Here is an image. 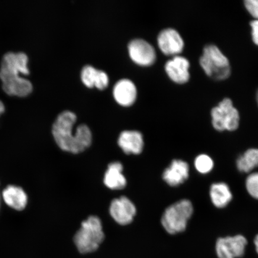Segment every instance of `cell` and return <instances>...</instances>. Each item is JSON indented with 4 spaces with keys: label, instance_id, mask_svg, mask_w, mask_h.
<instances>
[{
    "label": "cell",
    "instance_id": "14",
    "mask_svg": "<svg viewBox=\"0 0 258 258\" xmlns=\"http://www.w3.org/2000/svg\"><path fill=\"white\" fill-rule=\"evenodd\" d=\"M188 60L183 57L176 56L167 62L166 72L173 82L183 84L188 82L189 78Z\"/></svg>",
    "mask_w": 258,
    "mask_h": 258
},
{
    "label": "cell",
    "instance_id": "8",
    "mask_svg": "<svg viewBox=\"0 0 258 258\" xmlns=\"http://www.w3.org/2000/svg\"><path fill=\"white\" fill-rule=\"evenodd\" d=\"M109 213L117 223L126 225L134 221L137 214V208L127 197L122 196L113 200L109 207Z\"/></svg>",
    "mask_w": 258,
    "mask_h": 258
},
{
    "label": "cell",
    "instance_id": "3",
    "mask_svg": "<svg viewBox=\"0 0 258 258\" xmlns=\"http://www.w3.org/2000/svg\"><path fill=\"white\" fill-rule=\"evenodd\" d=\"M105 239L102 224L96 216H90L84 221L74 237V242L79 252H94Z\"/></svg>",
    "mask_w": 258,
    "mask_h": 258
},
{
    "label": "cell",
    "instance_id": "15",
    "mask_svg": "<svg viewBox=\"0 0 258 258\" xmlns=\"http://www.w3.org/2000/svg\"><path fill=\"white\" fill-rule=\"evenodd\" d=\"M2 198L6 205L16 211H23L27 205L28 196L20 186H8L3 191Z\"/></svg>",
    "mask_w": 258,
    "mask_h": 258
},
{
    "label": "cell",
    "instance_id": "1",
    "mask_svg": "<svg viewBox=\"0 0 258 258\" xmlns=\"http://www.w3.org/2000/svg\"><path fill=\"white\" fill-rule=\"evenodd\" d=\"M76 115L64 111L57 116L53 125V136L61 150L73 154L83 152L92 144L91 131L86 124L79 125L74 132Z\"/></svg>",
    "mask_w": 258,
    "mask_h": 258
},
{
    "label": "cell",
    "instance_id": "19",
    "mask_svg": "<svg viewBox=\"0 0 258 258\" xmlns=\"http://www.w3.org/2000/svg\"><path fill=\"white\" fill-rule=\"evenodd\" d=\"M237 166L240 172L245 173H249L258 166V149L248 150L238 158Z\"/></svg>",
    "mask_w": 258,
    "mask_h": 258
},
{
    "label": "cell",
    "instance_id": "2",
    "mask_svg": "<svg viewBox=\"0 0 258 258\" xmlns=\"http://www.w3.org/2000/svg\"><path fill=\"white\" fill-rule=\"evenodd\" d=\"M28 62V56L24 53L9 52L3 57L0 79L2 81L3 90L9 95L25 97L32 92L30 81L20 75L27 76L30 74Z\"/></svg>",
    "mask_w": 258,
    "mask_h": 258
},
{
    "label": "cell",
    "instance_id": "16",
    "mask_svg": "<svg viewBox=\"0 0 258 258\" xmlns=\"http://www.w3.org/2000/svg\"><path fill=\"white\" fill-rule=\"evenodd\" d=\"M122 170L123 166L120 162L115 161L109 163L104 178L105 186L112 190H120L125 188L127 180L122 175Z\"/></svg>",
    "mask_w": 258,
    "mask_h": 258
},
{
    "label": "cell",
    "instance_id": "10",
    "mask_svg": "<svg viewBox=\"0 0 258 258\" xmlns=\"http://www.w3.org/2000/svg\"><path fill=\"white\" fill-rule=\"evenodd\" d=\"M158 44L166 55H175L181 52L184 44L178 32L168 28L160 32L158 37Z\"/></svg>",
    "mask_w": 258,
    "mask_h": 258
},
{
    "label": "cell",
    "instance_id": "23",
    "mask_svg": "<svg viewBox=\"0 0 258 258\" xmlns=\"http://www.w3.org/2000/svg\"><path fill=\"white\" fill-rule=\"evenodd\" d=\"M252 30V38L254 43L258 45V20L251 22L250 23Z\"/></svg>",
    "mask_w": 258,
    "mask_h": 258
},
{
    "label": "cell",
    "instance_id": "12",
    "mask_svg": "<svg viewBox=\"0 0 258 258\" xmlns=\"http://www.w3.org/2000/svg\"><path fill=\"white\" fill-rule=\"evenodd\" d=\"M189 166L185 161L175 160L169 167L164 171L163 178L167 184L172 186L182 184L188 179Z\"/></svg>",
    "mask_w": 258,
    "mask_h": 258
},
{
    "label": "cell",
    "instance_id": "5",
    "mask_svg": "<svg viewBox=\"0 0 258 258\" xmlns=\"http://www.w3.org/2000/svg\"><path fill=\"white\" fill-rule=\"evenodd\" d=\"M200 62L205 73L212 79L224 80L230 76V66L227 58L214 45L205 48Z\"/></svg>",
    "mask_w": 258,
    "mask_h": 258
},
{
    "label": "cell",
    "instance_id": "20",
    "mask_svg": "<svg viewBox=\"0 0 258 258\" xmlns=\"http://www.w3.org/2000/svg\"><path fill=\"white\" fill-rule=\"evenodd\" d=\"M195 164L196 169L203 174L211 172L214 167V161L211 157L205 154L200 155L197 157Z\"/></svg>",
    "mask_w": 258,
    "mask_h": 258
},
{
    "label": "cell",
    "instance_id": "25",
    "mask_svg": "<svg viewBox=\"0 0 258 258\" xmlns=\"http://www.w3.org/2000/svg\"><path fill=\"white\" fill-rule=\"evenodd\" d=\"M254 245H255L256 251L258 254V234L256 235L255 238H254Z\"/></svg>",
    "mask_w": 258,
    "mask_h": 258
},
{
    "label": "cell",
    "instance_id": "7",
    "mask_svg": "<svg viewBox=\"0 0 258 258\" xmlns=\"http://www.w3.org/2000/svg\"><path fill=\"white\" fill-rule=\"evenodd\" d=\"M247 244L243 235L219 238L216 244L218 258H239L243 256Z\"/></svg>",
    "mask_w": 258,
    "mask_h": 258
},
{
    "label": "cell",
    "instance_id": "11",
    "mask_svg": "<svg viewBox=\"0 0 258 258\" xmlns=\"http://www.w3.org/2000/svg\"><path fill=\"white\" fill-rule=\"evenodd\" d=\"M118 144L125 154H140L144 149L143 135L137 131L122 132L118 139Z\"/></svg>",
    "mask_w": 258,
    "mask_h": 258
},
{
    "label": "cell",
    "instance_id": "17",
    "mask_svg": "<svg viewBox=\"0 0 258 258\" xmlns=\"http://www.w3.org/2000/svg\"><path fill=\"white\" fill-rule=\"evenodd\" d=\"M81 78L82 82L89 88L96 87L99 89H104L106 88L109 83L107 74L103 71L97 70L91 66L84 67Z\"/></svg>",
    "mask_w": 258,
    "mask_h": 258
},
{
    "label": "cell",
    "instance_id": "4",
    "mask_svg": "<svg viewBox=\"0 0 258 258\" xmlns=\"http://www.w3.org/2000/svg\"><path fill=\"white\" fill-rule=\"evenodd\" d=\"M192 212V203L188 200H182L166 210L161 218V224L170 234L181 233L185 231Z\"/></svg>",
    "mask_w": 258,
    "mask_h": 258
},
{
    "label": "cell",
    "instance_id": "9",
    "mask_svg": "<svg viewBox=\"0 0 258 258\" xmlns=\"http://www.w3.org/2000/svg\"><path fill=\"white\" fill-rule=\"evenodd\" d=\"M128 49L131 59L141 66H150L156 60L154 47L143 39L137 38L132 40L128 44Z\"/></svg>",
    "mask_w": 258,
    "mask_h": 258
},
{
    "label": "cell",
    "instance_id": "26",
    "mask_svg": "<svg viewBox=\"0 0 258 258\" xmlns=\"http://www.w3.org/2000/svg\"><path fill=\"white\" fill-rule=\"evenodd\" d=\"M257 104H258V92L257 93Z\"/></svg>",
    "mask_w": 258,
    "mask_h": 258
},
{
    "label": "cell",
    "instance_id": "18",
    "mask_svg": "<svg viewBox=\"0 0 258 258\" xmlns=\"http://www.w3.org/2000/svg\"><path fill=\"white\" fill-rule=\"evenodd\" d=\"M210 195L212 203L218 208H225L233 198L228 186L223 182L213 184L211 186Z\"/></svg>",
    "mask_w": 258,
    "mask_h": 258
},
{
    "label": "cell",
    "instance_id": "24",
    "mask_svg": "<svg viewBox=\"0 0 258 258\" xmlns=\"http://www.w3.org/2000/svg\"><path fill=\"white\" fill-rule=\"evenodd\" d=\"M5 111V107L4 104H3V102L0 101V115H1L3 112Z\"/></svg>",
    "mask_w": 258,
    "mask_h": 258
},
{
    "label": "cell",
    "instance_id": "21",
    "mask_svg": "<svg viewBox=\"0 0 258 258\" xmlns=\"http://www.w3.org/2000/svg\"><path fill=\"white\" fill-rule=\"evenodd\" d=\"M246 185L247 191L250 195L258 200V173L251 174L248 176Z\"/></svg>",
    "mask_w": 258,
    "mask_h": 258
},
{
    "label": "cell",
    "instance_id": "22",
    "mask_svg": "<svg viewBox=\"0 0 258 258\" xmlns=\"http://www.w3.org/2000/svg\"><path fill=\"white\" fill-rule=\"evenodd\" d=\"M245 6L250 14L258 20V0H247Z\"/></svg>",
    "mask_w": 258,
    "mask_h": 258
},
{
    "label": "cell",
    "instance_id": "6",
    "mask_svg": "<svg viewBox=\"0 0 258 258\" xmlns=\"http://www.w3.org/2000/svg\"><path fill=\"white\" fill-rule=\"evenodd\" d=\"M212 124L218 131L236 130L239 124V114L230 99H225L212 110Z\"/></svg>",
    "mask_w": 258,
    "mask_h": 258
},
{
    "label": "cell",
    "instance_id": "13",
    "mask_svg": "<svg viewBox=\"0 0 258 258\" xmlns=\"http://www.w3.org/2000/svg\"><path fill=\"white\" fill-rule=\"evenodd\" d=\"M115 101L122 106H130L136 100L137 90L135 84L128 79L118 81L113 89Z\"/></svg>",
    "mask_w": 258,
    "mask_h": 258
}]
</instances>
